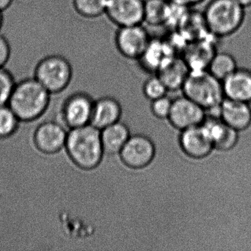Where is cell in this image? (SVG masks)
I'll return each mask as SVG.
<instances>
[{
	"label": "cell",
	"instance_id": "6da1fadb",
	"mask_svg": "<svg viewBox=\"0 0 251 251\" xmlns=\"http://www.w3.org/2000/svg\"><path fill=\"white\" fill-rule=\"evenodd\" d=\"M65 148L72 161L83 170L97 168L105 155L100 130L92 124L72 128Z\"/></svg>",
	"mask_w": 251,
	"mask_h": 251
},
{
	"label": "cell",
	"instance_id": "7a4b0ae2",
	"mask_svg": "<svg viewBox=\"0 0 251 251\" xmlns=\"http://www.w3.org/2000/svg\"><path fill=\"white\" fill-rule=\"evenodd\" d=\"M50 95L34 77L24 79L16 83L8 105L20 121H33L45 112Z\"/></svg>",
	"mask_w": 251,
	"mask_h": 251
},
{
	"label": "cell",
	"instance_id": "3957f363",
	"mask_svg": "<svg viewBox=\"0 0 251 251\" xmlns=\"http://www.w3.org/2000/svg\"><path fill=\"white\" fill-rule=\"evenodd\" d=\"M207 29L217 39L239 31L245 18V8L235 0H211L202 12Z\"/></svg>",
	"mask_w": 251,
	"mask_h": 251
},
{
	"label": "cell",
	"instance_id": "277c9868",
	"mask_svg": "<svg viewBox=\"0 0 251 251\" xmlns=\"http://www.w3.org/2000/svg\"><path fill=\"white\" fill-rule=\"evenodd\" d=\"M181 92L204 110L220 105L225 99L221 80L207 70L190 71Z\"/></svg>",
	"mask_w": 251,
	"mask_h": 251
},
{
	"label": "cell",
	"instance_id": "5b68a950",
	"mask_svg": "<svg viewBox=\"0 0 251 251\" xmlns=\"http://www.w3.org/2000/svg\"><path fill=\"white\" fill-rule=\"evenodd\" d=\"M73 76L71 63L61 55H48L35 67V78L50 94L64 91L70 85Z\"/></svg>",
	"mask_w": 251,
	"mask_h": 251
},
{
	"label": "cell",
	"instance_id": "8992f818",
	"mask_svg": "<svg viewBox=\"0 0 251 251\" xmlns=\"http://www.w3.org/2000/svg\"><path fill=\"white\" fill-rule=\"evenodd\" d=\"M152 38L142 25L118 27L114 44L119 53L129 60L138 61L143 55Z\"/></svg>",
	"mask_w": 251,
	"mask_h": 251
},
{
	"label": "cell",
	"instance_id": "52a82bcc",
	"mask_svg": "<svg viewBox=\"0 0 251 251\" xmlns=\"http://www.w3.org/2000/svg\"><path fill=\"white\" fill-rule=\"evenodd\" d=\"M125 165L132 170H141L151 165L155 155V147L148 136L130 135L120 153Z\"/></svg>",
	"mask_w": 251,
	"mask_h": 251
},
{
	"label": "cell",
	"instance_id": "ba28073f",
	"mask_svg": "<svg viewBox=\"0 0 251 251\" xmlns=\"http://www.w3.org/2000/svg\"><path fill=\"white\" fill-rule=\"evenodd\" d=\"M145 0H107L105 15L117 27L143 25Z\"/></svg>",
	"mask_w": 251,
	"mask_h": 251
},
{
	"label": "cell",
	"instance_id": "9c48e42d",
	"mask_svg": "<svg viewBox=\"0 0 251 251\" xmlns=\"http://www.w3.org/2000/svg\"><path fill=\"white\" fill-rule=\"evenodd\" d=\"M205 118L204 108L184 95L173 99L168 120L178 130L200 126Z\"/></svg>",
	"mask_w": 251,
	"mask_h": 251
},
{
	"label": "cell",
	"instance_id": "30bf717a",
	"mask_svg": "<svg viewBox=\"0 0 251 251\" xmlns=\"http://www.w3.org/2000/svg\"><path fill=\"white\" fill-rule=\"evenodd\" d=\"M95 100L84 92L73 94L63 106V118L70 129L91 124Z\"/></svg>",
	"mask_w": 251,
	"mask_h": 251
},
{
	"label": "cell",
	"instance_id": "8fae6325",
	"mask_svg": "<svg viewBox=\"0 0 251 251\" xmlns=\"http://www.w3.org/2000/svg\"><path fill=\"white\" fill-rule=\"evenodd\" d=\"M67 134V130L59 123L45 122L35 131V145L41 152L55 153L65 147Z\"/></svg>",
	"mask_w": 251,
	"mask_h": 251
},
{
	"label": "cell",
	"instance_id": "7c38bea8",
	"mask_svg": "<svg viewBox=\"0 0 251 251\" xmlns=\"http://www.w3.org/2000/svg\"><path fill=\"white\" fill-rule=\"evenodd\" d=\"M180 145L185 154L195 159L208 156L214 150V145L204 133L201 125L181 130Z\"/></svg>",
	"mask_w": 251,
	"mask_h": 251
},
{
	"label": "cell",
	"instance_id": "4fadbf2b",
	"mask_svg": "<svg viewBox=\"0 0 251 251\" xmlns=\"http://www.w3.org/2000/svg\"><path fill=\"white\" fill-rule=\"evenodd\" d=\"M210 36L203 39L189 42L182 52V58L190 71L207 70L208 64L216 51L215 44Z\"/></svg>",
	"mask_w": 251,
	"mask_h": 251
},
{
	"label": "cell",
	"instance_id": "5bb4252c",
	"mask_svg": "<svg viewBox=\"0 0 251 251\" xmlns=\"http://www.w3.org/2000/svg\"><path fill=\"white\" fill-rule=\"evenodd\" d=\"M222 83L225 98L251 102V70L238 67Z\"/></svg>",
	"mask_w": 251,
	"mask_h": 251
},
{
	"label": "cell",
	"instance_id": "9a60e30c",
	"mask_svg": "<svg viewBox=\"0 0 251 251\" xmlns=\"http://www.w3.org/2000/svg\"><path fill=\"white\" fill-rule=\"evenodd\" d=\"M190 73L181 56H174L165 62L155 74L162 80L169 92H181L182 87Z\"/></svg>",
	"mask_w": 251,
	"mask_h": 251
},
{
	"label": "cell",
	"instance_id": "2e32d148",
	"mask_svg": "<svg viewBox=\"0 0 251 251\" xmlns=\"http://www.w3.org/2000/svg\"><path fill=\"white\" fill-rule=\"evenodd\" d=\"M122 106L113 96H104L95 100L91 124L100 130L120 121Z\"/></svg>",
	"mask_w": 251,
	"mask_h": 251
},
{
	"label": "cell",
	"instance_id": "e0dca14e",
	"mask_svg": "<svg viewBox=\"0 0 251 251\" xmlns=\"http://www.w3.org/2000/svg\"><path fill=\"white\" fill-rule=\"evenodd\" d=\"M174 56L177 55L168 42L151 39L146 50L138 61L141 62L145 71L155 74L165 62Z\"/></svg>",
	"mask_w": 251,
	"mask_h": 251
},
{
	"label": "cell",
	"instance_id": "ac0fdd59",
	"mask_svg": "<svg viewBox=\"0 0 251 251\" xmlns=\"http://www.w3.org/2000/svg\"><path fill=\"white\" fill-rule=\"evenodd\" d=\"M221 120L238 131L245 130L251 123V105L225 98L221 103Z\"/></svg>",
	"mask_w": 251,
	"mask_h": 251
},
{
	"label": "cell",
	"instance_id": "d6986e66",
	"mask_svg": "<svg viewBox=\"0 0 251 251\" xmlns=\"http://www.w3.org/2000/svg\"><path fill=\"white\" fill-rule=\"evenodd\" d=\"M101 141L105 155H118L122 148L130 138L128 127L119 121L100 130Z\"/></svg>",
	"mask_w": 251,
	"mask_h": 251
},
{
	"label": "cell",
	"instance_id": "ffe728a7",
	"mask_svg": "<svg viewBox=\"0 0 251 251\" xmlns=\"http://www.w3.org/2000/svg\"><path fill=\"white\" fill-rule=\"evenodd\" d=\"M170 7L168 0H145L144 23L152 27L166 25Z\"/></svg>",
	"mask_w": 251,
	"mask_h": 251
},
{
	"label": "cell",
	"instance_id": "44dd1931",
	"mask_svg": "<svg viewBox=\"0 0 251 251\" xmlns=\"http://www.w3.org/2000/svg\"><path fill=\"white\" fill-rule=\"evenodd\" d=\"M237 68V62L231 54L217 52L213 55L207 70L213 76L223 81Z\"/></svg>",
	"mask_w": 251,
	"mask_h": 251
},
{
	"label": "cell",
	"instance_id": "7402d4cb",
	"mask_svg": "<svg viewBox=\"0 0 251 251\" xmlns=\"http://www.w3.org/2000/svg\"><path fill=\"white\" fill-rule=\"evenodd\" d=\"M107 0H73L75 11L80 17L96 19L105 15Z\"/></svg>",
	"mask_w": 251,
	"mask_h": 251
},
{
	"label": "cell",
	"instance_id": "603a6c76",
	"mask_svg": "<svg viewBox=\"0 0 251 251\" xmlns=\"http://www.w3.org/2000/svg\"><path fill=\"white\" fill-rule=\"evenodd\" d=\"M19 120L9 105L0 106V138H7L15 133L18 127Z\"/></svg>",
	"mask_w": 251,
	"mask_h": 251
},
{
	"label": "cell",
	"instance_id": "cb8c5ba5",
	"mask_svg": "<svg viewBox=\"0 0 251 251\" xmlns=\"http://www.w3.org/2000/svg\"><path fill=\"white\" fill-rule=\"evenodd\" d=\"M144 95L149 100L152 101L168 94V90L162 80L156 74L150 75L142 86Z\"/></svg>",
	"mask_w": 251,
	"mask_h": 251
},
{
	"label": "cell",
	"instance_id": "d4e9b609",
	"mask_svg": "<svg viewBox=\"0 0 251 251\" xmlns=\"http://www.w3.org/2000/svg\"><path fill=\"white\" fill-rule=\"evenodd\" d=\"M16 82L11 72L0 67V106L8 105Z\"/></svg>",
	"mask_w": 251,
	"mask_h": 251
},
{
	"label": "cell",
	"instance_id": "484cf974",
	"mask_svg": "<svg viewBox=\"0 0 251 251\" xmlns=\"http://www.w3.org/2000/svg\"><path fill=\"white\" fill-rule=\"evenodd\" d=\"M173 99L168 96L161 97L151 102V109L155 117L160 119H167L171 111Z\"/></svg>",
	"mask_w": 251,
	"mask_h": 251
},
{
	"label": "cell",
	"instance_id": "4316f807",
	"mask_svg": "<svg viewBox=\"0 0 251 251\" xmlns=\"http://www.w3.org/2000/svg\"><path fill=\"white\" fill-rule=\"evenodd\" d=\"M11 55V48L8 39L0 34V67H5Z\"/></svg>",
	"mask_w": 251,
	"mask_h": 251
},
{
	"label": "cell",
	"instance_id": "83f0119b",
	"mask_svg": "<svg viewBox=\"0 0 251 251\" xmlns=\"http://www.w3.org/2000/svg\"><path fill=\"white\" fill-rule=\"evenodd\" d=\"M168 1L172 2V3L177 4V5L191 8L192 7L200 5V4L203 2L205 0H168Z\"/></svg>",
	"mask_w": 251,
	"mask_h": 251
},
{
	"label": "cell",
	"instance_id": "f1b7e54d",
	"mask_svg": "<svg viewBox=\"0 0 251 251\" xmlns=\"http://www.w3.org/2000/svg\"><path fill=\"white\" fill-rule=\"evenodd\" d=\"M14 2V0H0V11H6L10 8Z\"/></svg>",
	"mask_w": 251,
	"mask_h": 251
},
{
	"label": "cell",
	"instance_id": "f546056e",
	"mask_svg": "<svg viewBox=\"0 0 251 251\" xmlns=\"http://www.w3.org/2000/svg\"><path fill=\"white\" fill-rule=\"evenodd\" d=\"M235 1L245 8L251 7V0H235Z\"/></svg>",
	"mask_w": 251,
	"mask_h": 251
},
{
	"label": "cell",
	"instance_id": "4dcf8cb0",
	"mask_svg": "<svg viewBox=\"0 0 251 251\" xmlns=\"http://www.w3.org/2000/svg\"><path fill=\"white\" fill-rule=\"evenodd\" d=\"M3 12H2V11H0V30H1V29H2V25H3Z\"/></svg>",
	"mask_w": 251,
	"mask_h": 251
}]
</instances>
